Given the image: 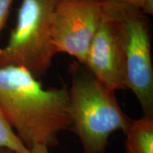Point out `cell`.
Segmentation results:
<instances>
[{
	"label": "cell",
	"mask_w": 153,
	"mask_h": 153,
	"mask_svg": "<svg viewBox=\"0 0 153 153\" xmlns=\"http://www.w3.org/2000/svg\"><path fill=\"white\" fill-rule=\"evenodd\" d=\"M72 67L69 89L72 131L81 141L84 153H105L108 137L127 131L132 119L124 114L115 91L101 83L87 68Z\"/></svg>",
	"instance_id": "cell-2"
},
{
	"label": "cell",
	"mask_w": 153,
	"mask_h": 153,
	"mask_svg": "<svg viewBox=\"0 0 153 153\" xmlns=\"http://www.w3.org/2000/svg\"><path fill=\"white\" fill-rule=\"evenodd\" d=\"M0 110L28 149L55 147L72 127L67 85L45 89L22 67L0 66Z\"/></svg>",
	"instance_id": "cell-1"
},
{
	"label": "cell",
	"mask_w": 153,
	"mask_h": 153,
	"mask_svg": "<svg viewBox=\"0 0 153 153\" xmlns=\"http://www.w3.org/2000/svg\"><path fill=\"white\" fill-rule=\"evenodd\" d=\"M0 153H14V152H11V151L9 150H7V149L0 148Z\"/></svg>",
	"instance_id": "cell-12"
},
{
	"label": "cell",
	"mask_w": 153,
	"mask_h": 153,
	"mask_svg": "<svg viewBox=\"0 0 153 153\" xmlns=\"http://www.w3.org/2000/svg\"><path fill=\"white\" fill-rule=\"evenodd\" d=\"M126 153H153V117L132 120L126 131Z\"/></svg>",
	"instance_id": "cell-7"
},
{
	"label": "cell",
	"mask_w": 153,
	"mask_h": 153,
	"mask_svg": "<svg viewBox=\"0 0 153 153\" xmlns=\"http://www.w3.org/2000/svg\"><path fill=\"white\" fill-rule=\"evenodd\" d=\"M106 1L58 0L51 27L56 53H67L84 65L88 48L102 21Z\"/></svg>",
	"instance_id": "cell-5"
},
{
	"label": "cell",
	"mask_w": 153,
	"mask_h": 153,
	"mask_svg": "<svg viewBox=\"0 0 153 153\" xmlns=\"http://www.w3.org/2000/svg\"><path fill=\"white\" fill-rule=\"evenodd\" d=\"M84 66L111 90L127 89L117 27L104 10L102 21L88 48Z\"/></svg>",
	"instance_id": "cell-6"
},
{
	"label": "cell",
	"mask_w": 153,
	"mask_h": 153,
	"mask_svg": "<svg viewBox=\"0 0 153 153\" xmlns=\"http://www.w3.org/2000/svg\"><path fill=\"white\" fill-rule=\"evenodd\" d=\"M104 10L117 27L127 89L135 95L144 116L153 117L152 36L148 17L140 9L116 0H106Z\"/></svg>",
	"instance_id": "cell-3"
},
{
	"label": "cell",
	"mask_w": 153,
	"mask_h": 153,
	"mask_svg": "<svg viewBox=\"0 0 153 153\" xmlns=\"http://www.w3.org/2000/svg\"><path fill=\"white\" fill-rule=\"evenodd\" d=\"M0 148L14 153H28L29 149L25 145L12 126L0 110Z\"/></svg>",
	"instance_id": "cell-8"
},
{
	"label": "cell",
	"mask_w": 153,
	"mask_h": 153,
	"mask_svg": "<svg viewBox=\"0 0 153 153\" xmlns=\"http://www.w3.org/2000/svg\"><path fill=\"white\" fill-rule=\"evenodd\" d=\"M58 0H22L15 27L0 48V66H18L36 78L45 74L57 54L51 38L52 16Z\"/></svg>",
	"instance_id": "cell-4"
},
{
	"label": "cell",
	"mask_w": 153,
	"mask_h": 153,
	"mask_svg": "<svg viewBox=\"0 0 153 153\" xmlns=\"http://www.w3.org/2000/svg\"><path fill=\"white\" fill-rule=\"evenodd\" d=\"M28 153H49L48 148L41 145H36L29 149Z\"/></svg>",
	"instance_id": "cell-11"
},
{
	"label": "cell",
	"mask_w": 153,
	"mask_h": 153,
	"mask_svg": "<svg viewBox=\"0 0 153 153\" xmlns=\"http://www.w3.org/2000/svg\"><path fill=\"white\" fill-rule=\"evenodd\" d=\"M133 6L146 15L153 14V0H116Z\"/></svg>",
	"instance_id": "cell-9"
},
{
	"label": "cell",
	"mask_w": 153,
	"mask_h": 153,
	"mask_svg": "<svg viewBox=\"0 0 153 153\" xmlns=\"http://www.w3.org/2000/svg\"><path fill=\"white\" fill-rule=\"evenodd\" d=\"M14 0H0V34L4 28Z\"/></svg>",
	"instance_id": "cell-10"
}]
</instances>
